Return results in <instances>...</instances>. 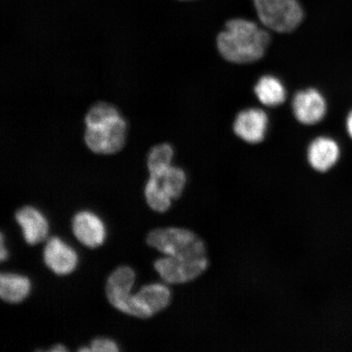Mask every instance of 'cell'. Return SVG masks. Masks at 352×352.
Returning a JSON list of instances; mask_svg holds the SVG:
<instances>
[{"mask_svg":"<svg viewBox=\"0 0 352 352\" xmlns=\"http://www.w3.org/2000/svg\"><path fill=\"white\" fill-rule=\"evenodd\" d=\"M270 42V33L255 22L235 19L228 21L218 34L217 45L219 54L228 63L250 64L263 58Z\"/></svg>","mask_w":352,"mask_h":352,"instance_id":"cell-1","label":"cell"},{"mask_svg":"<svg viewBox=\"0 0 352 352\" xmlns=\"http://www.w3.org/2000/svg\"><path fill=\"white\" fill-rule=\"evenodd\" d=\"M85 142L92 152L112 154L124 146L126 123L112 104L98 103L86 116Z\"/></svg>","mask_w":352,"mask_h":352,"instance_id":"cell-2","label":"cell"},{"mask_svg":"<svg viewBox=\"0 0 352 352\" xmlns=\"http://www.w3.org/2000/svg\"><path fill=\"white\" fill-rule=\"evenodd\" d=\"M146 241L151 248L168 256L186 258L206 256L204 241L186 228H157L148 233Z\"/></svg>","mask_w":352,"mask_h":352,"instance_id":"cell-3","label":"cell"},{"mask_svg":"<svg viewBox=\"0 0 352 352\" xmlns=\"http://www.w3.org/2000/svg\"><path fill=\"white\" fill-rule=\"evenodd\" d=\"M261 23L277 33H289L302 23L305 12L298 0H253Z\"/></svg>","mask_w":352,"mask_h":352,"instance_id":"cell-4","label":"cell"},{"mask_svg":"<svg viewBox=\"0 0 352 352\" xmlns=\"http://www.w3.org/2000/svg\"><path fill=\"white\" fill-rule=\"evenodd\" d=\"M154 267L169 284H183L197 278L208 270V258H186L168 256L157 259Z\"/></svg>","mask_w":352,"mask_h":352,"instance_id":"cell-5","label":"cell"},{"mask_svg":"<svg viewBox=\"0 0 352 352\" xmlns=\"http://www.w3.org/2000/svg\"><path fill=\"white\" fill-rule=\"evenodd\" d=\"M171 300L170 290L162 284L143 286L138 293L131 296L130 316L148 319L164 310Z\"/></svg>","mask_w":352,"mask_h":352,"instance_id":"cell-6","label":"cell"},{"mask_svg":"<svg viewBox=\"0 0 352 352\" xmlns=\"http://www.w3.org/2000/svg\"><path fill=\"white\" fill-rule=\"evenodd\" d=\"M294 117L303 125H315L324 120L327 113V102L324 96L315 88L297 92L293 99Z\"/></svg>","mask_w":352,"mask_h":352,"instance_id":"cell-7","label":"cell"},{"mask_svg":"<svg viewBox=\"0 0 352 352\" xmlns=\"http://www.w3.org/2000/svg\"><path fill=\"white\" fill-rule=\"evenodd\" d=\"M268 124L270 120L263 109L250 108L237 114L233 122V131L243 142L256 144L265 139Z\"/></svg>","mask_w":352,"mask_h":352,"instance_id":"cell-8","label":"cell"},{"mask_svg":"<svg viewBox=\"0 0 352 352\" xmlns=\"http://www.w3.org/2000/svg\"><path fill=\"white\" fill-rule=\"evenodd\" d=\"M135 280L134 270L130 267L122 266L109 276L105 287L109 302L116 309L127 315L130 312L131 290Z\"/></svg>","mask_w":352,"mask_h":352,"instance_id":"cell-9","label":"cell"},{"mask_svg":"<svg viewBox=\"0 0 352 352\" xmlns=\"http://www.w3.org/2000/svg\"><path fill=\"white\" fill-rule=\"evenodd\" d=\"M43 261L57 275H68L76 270L78 255L58 237H52L43 250Z\"/></svg>","mask_w":352,"mask_h":352,"instance_id":"cell-10","label":"cell"},{"mask_svg":"<svg viewBox=\"0 0 352 352\" xmlns=\"http://www.w3.org/2000/svg\"><path fill=\"white\" fill-rule=\"evenodd\" d=\"M340 156V145L329 136H319L312 140L307 148L308 162L319 173H327L333 168Z\"/></svg>","mask_w":352,"mask_h":352,"instance_id":"cell-11","label":"cell"},{"mask_svg":"<svg viewBox=\"0 0 352 352\" xmlns=\"http://www.w3.org/2000/svg\"><path fill=\"white\" fill-rule=\"evenodd\" d=\"M72 228L76 239L87 248L94 249L104 243V223L98 215L89 211H81L74 215Z\"/></svg>","mask_w":352,"mask_h":352,"instance_id":"cell-12","label":"cell"},{"mask_svg":"<svg viewBox=\"0 0 352 352\" xmlns=\"http://www.w3.org/2000/svg\"><path fill=\"white\" fill-rule=\"evenodd\" d=\"M15 219L21 228L26 243L34 245L46 239L48 223L41 211L26 206L16 211Z\"/></svg>","mask_w":352,"mask_h":352,"instance_id":"cell-13","label":"cell"},{"mask_svg":"<svg viewBox=\"0 0 352 352\" xmlns=\"http://www.w3.org/2000/svg\"><path fill=\"white\" fill-rule=\"evenodd\" d=\"M254 94L259 102L267 107H276L286 100V89L278 78L264 76L258 79L254 87Z\"/></svg>","mask_w":352,"mask_h":352,"instance_id":"cell-14","label":"cell"},{"mask_svg":"<svg viewBox=\"0 0 352 352\" xmlns=\"http://www.w3.org/2000/svg\"><path fill=\"white\" fill-rule=\"evenodd\" d=\"M30 281L28 277L13 274L0 275V297L10 303H19L28 296Z\"/></svg>","mask_w":352,"mask_h":352,"instance_id":"cell-15","label":"cell"},{"mask_svg":"<svg viewBox=\"0 0 352 352\" xmlns=\"http://www.w3.org/2000/svg\"><path fill=\"white\" fill-rule=\"evenodd\" d=\"M174 149L168 144H161L152 148L148 157V169L152 177L160 178L171 166Z\"/></svg>","mask_w":352,"mask_h":352,"instance_id":"cell-16","label":"cell"},{"mask_svg":"<svg viewBox=\"0 0 352 352\" xmlns=\"http://www.w3.org/2000/svg\"><path fill=\"white\" fill-rule=\"evenodd\" d=\"M144 195L149 208L157 212L164 213L170 209L171 197L167 195L157 178L151 176L145 186Z\"/></svg>","mask_w":352,"mask_h":352,"instance_id":"cell-17","label":"cell"},{"mask_svg":"<svg viewBox=\"0 0 352 352\" xmlns=\"http://www.w3.org/2000/svg\"><path fill=\"white\" fill-rule=\"evenodd\" d=\"M157 179L171 199H178L182 195L187 182L186 173L182 168L173 166Z\"/></svg>","mask_w":352,"mask_h":352,"instance_id":"cell-18","label":"cell"},{"mask_svg":"<svg viewBox=\"0 0 352 352\" xmlns=\"http://www.w3.org/2000/svg\"><path fill=\"white\" fill-rule=\"evenodd\" d=\"M91 351H109L116 352L120 351L116 342L109 338H96L91 342Z\"/></svg>","mask_w":352,"mask_h":352,"instance_id":"cell-19","label":"cell"},{"mask_svg":"<svg viewBox=\"0 0 352 352\" xmlns=\"http://www.w3.org/2000/svg\"><path fill=\"white\" fill-rule=\"evenodd\" d=\"M346 129L347 131V134L350 136V138L352 140V110H351L349 116L346 117Z\"/></svg>","mask_w":352,"mask_h":352,"instance_id":"cell-20","label":"cell"},{"mask_svg":"<svg viewBox=\"0 0 352 352\" xmlns=\"http://www.w3.org/2000/svg\"><path fill=\"white\" fill-rule=\"evenodd\" d=\"M0 242H1V252H0V259L3 262L8 257V252L6 249V246H4V240H3V234L1 233V239H0Z\"/></svg>","mask_w":352,"mask_h":352,"instance_id":"cell-21","label":"cell"},{"mask_svg":"<svg viewBox=\"0 0 352 352\" xmlns=\"http://www.w3.org/2000/svg\"><path fill=\"white\" fill-rule=\"evenodd\" d=\"M50 351L59 352V351H68V349L63 345H56L54 347H52L50 350Z\"/></svg>","mask_w":352,"mask_h":352,"instance_id":"cell-22","label":"cell"},{"mask_svg":"<svg viewBox=\"0 0 352 352\" xmlns=\"http://www.w3.org/2000/svg\"><path fill=\"white\" fill-rule=\"evenodd\" d=\"M91 349H87V347H82V349H78V351H91Z\"/></svg>","mask_w":352,"mask_h":352,"instance_id":"cell-23","label":"cell"}]
</instances>
